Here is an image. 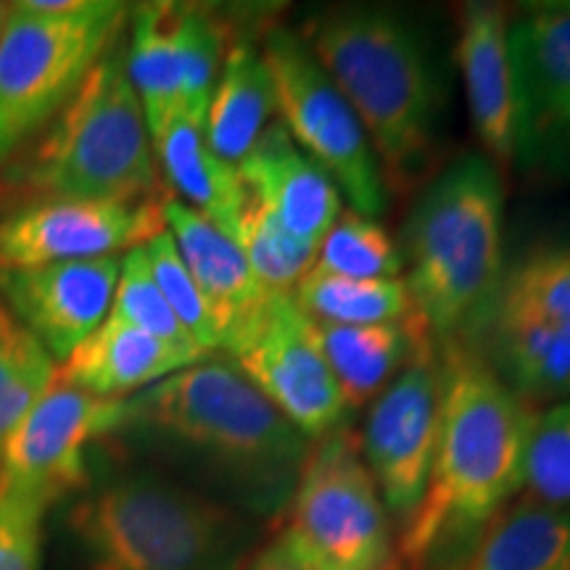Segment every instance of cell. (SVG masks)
<instances>
[{
	"label": "cell",
	"instance_id": "cell-24",
	"mask_svg": "<svg viewBox=\"0 0 570 570\" xmlns=\"http://www.w3.org/2000/svg\"><path fill=\"white\" fill-rule=\"evenodd\" d=\"M462 570H570V510L529 494L515 499Z\"/></svg>",
	"mask_w": 570,
	"mask_h": 570
},
{
	"label": "cell",
	"instance_id": "cell-20",
	"mask_svg": "<svg viewBox=\"0 0 570 570\" xmlns=\"http://www.w3.org/2000/svg\"><path fill=\"white\" fill-rule=\"evenodd\" d=\"M159 173L173 185L177 202L202 214L233 240L235 225L248 202L238 167L219 159L204 135V122L175 109L151 130Z\"/></svg>",
	"mask_w": 570,
	"mask_h": 570
},
{
	"label": "cell",
	"instance_id": "cell-37",
	"mask_svg": "<svg viewBox=\"0 0 570 570\" xmlns=\"http://www.w3.org/2000/svg\"><path fill=\"white\" fill-rule=\"evenodd\" d=\"M386 570H402V568H399V566H396V560H394V562H391V566H389Z\"/></svg>",
	"mask_w": 570,
	"mask_h": 570
},
{
	"label": "cell",
	"instance_id": "cell-16",
	"mask_svg": "<svg viewBox=\"0 0 570 570\" xmlns=\"http://www.w3.org/2000/svg\"><path fill=\"white\" fill-rule=\"evenodd\" d=\"M122 256L0 267L9 315L61 365L109 317Z\"/></svg>",
	"mask_w": 570,
	"mask_h": 570
},
{
	"label": "cell",
	"instance_id": "cell-25",
	"mask_svg": "<svg viewBox=\"0 0 570 570\" xmlns=\"http://www.w3.org/2000/svg\"><path fill=\"white\" fill-rule=\"evenodd\" d=\"M127 75L146 111L148 132L180 109V61L175 42V3L130 9L125 32Z\"/></svg>",
	"mask_w": 570,
	"mask_h": 570
},
{
	"label": "cell",
	"instance_id": "cell-17",
	"mask_svg": "<svg viewBox=\"0 0 570 570\" xmlns=\"http://www.w3.org/2000/svg\"><path fill=\"white\" fill-rule=\"evenodd\" d=\"M512 11L491 0H470L458 11V67L465 85L468 111L483 156L499 169L512 164V92L510 59Z\"/></svg>",
	"mask_w": 570,
	"mask_h": 570
},
{
	"label": "cell",
	"instance_id": "cell-21",
	"mask_svg": "<svg viewBox=\"0 0 570 570\" xmlns=\"http://www.w3.org/2000/svg\"><path fill=\"white\" fill-rule=\"evenodd\" d=\"M198 365L122 320L106 317L59 365V381L101 399H130L177 370Z\"/></svg>",
	"mask_w": 570,
	"mask_h": 570
},
{
	"label": "cell",
	"instance_id": "cell-29",
	"mask_svg": "<svg viewBox=\"0 0 570 570\" xmlns=\"http://www.w3.org/2000/svg\"><path fill=\"white\" fill-rule=\"evenodd\" d=\"M175 42L180 61V109L204 122L227 51V32L217 13L175 3Z\"/></svg>",
	"mask_w": 570,
	"mask_h": 570
},
{
	"label": "cell",
	"instance_id": "cell-10",
	"mask_svg": "<svg viewBox=\"0 0 570 570\" xmlns=\"http://www.w3.org/2000/svg\"><path fill=\"white\" fill-rule=\"evenodd\" d=\"M285 518L283 529L327 570H386L394 562L389 510L348 425L312 441Z\"/></svg>",
	"mask_w": 570,
	"mask_h": 570
},
{
	"label": "cell",
	"instance_id": "cell-7",
	"mask_svg": "<svg viewBox=\"0 0 570 570\" xmlns=\"http://www.w3.org/2000/svg\"><path fill=\"white\" fill-rule=\"evenodd\" d=\"M130 6L117 0H19L0 30V169L53 122L122 38Z\"/></svg>",
	"mask_w": 570,
	"mask_h": 570
},
{
	"label": "cell",
	"instance_id": "cell-34",
	"mask_svg": "<svg viewBox=\"0 0 570 570\" xmlns=\"http://www.w3.org/2000/svg\"><path fill=\"white\" fill-rule=\"evenodd\" d=\"M46 510L0 494V570H42Z\"/></svg>",
	"mask_w": 570,
	"mask_h": 570
},
{
	"label": "cell",
	"instance_id": "cell-35",
	"mask_svg": "<svg viewBox=\"0 0 570 570\" xmlns=\"http://www.w3.org/2000/svg\"><path fill=\"white\" fill-rule=\"evenodd\" d=\"M244 570H327L302 541L281 529L254 558L246 562Z\"/></svg>",
	"mask_w": 570,
	"mask_h": 570
},
{
	"label": "cell",
	"instance_id": "cell-1",
	"mask_svg": "<svg viewBox=\"0 0 570 570\" xmlns=\"http://www.w3.org/2000/svg\"><path fill=\"white\" fill-rule=\"evenodd\" d=\"M111 439L256 520L285 515L312 446L238 370L209 360L122 399Z\"/></svg>",
	"mask_w": 570,
	"mask_h": 570
},
{
	"label": "cell",
	"instance_id": "cell-32",
	"mask_svg": "<svg viewBox=\"0 0 570 570\" xmlns=\"http://www.w3.org/2000/svg\"><path fill=\"white\" fill-rule=\"evenodd\" d=\"M148 267L159 291L167 298V304L173 306V312L180 320L185 331L190 333V338L196 341L198 348L204 354L219 352V325L214 320L212 306L206 304V298L198 288L194 275L185 267L180 252H177L173 235L167 227L161 233H156L146 246Z\"/></svg>",
	"mask_w": 570,
	"mask_h": 570
},
{
	"label": "cell",
	"instance_id": "cell-2",
	"mask_svg": "<svg viewBox=\"0 0 570 570\" xmlns=\"http://www.w3.org/2000/svg\"><path fill=\"white\" fill-rule=\"evenodd\" d=\"M439 431L417 510L399 533L402 570H462L489 525L525 489L539 412L462 341H441Z\"/></svg>",
	"mask_w": 570,
	"mask_h": 570
},
{
	"label": "cell",
	"instance_id": "cell-26",
	"mask_svg": "<svg viewBox=\"0 0 570 570\" xmlns=\"http://www.w3.org/2000/svg\"><path fill=\"white\" fill-rule=\"evenodd\" d=\"M294 298L306 317L331 325H386L412 315L404 277H344L312 267Z\"/></svg>",
	"mask_w": 570,
	"mask_h": 570
},
{
	"label": "cell",
	"instance_id": "cell-14",
	"mask_svg": "<svg viewBox=\"0 0 570 570\" xmlns=\"http://www.w3.org/2000/svg\"><path fill=\"white\" fill-rule=\"evenodd\" d=\"M439 431V352L428 338L370 404L362 454L389 515L407 523L425 494Z\"/></svg>",
	"mask_w": 570,
	"mask_h": 570
},
{
	"label": "cell",
	"instance_id": "cell-28",
	"mask_svg": "<svg viewBox=\"0 0 570 570\" xmlns=\"http://www.w3.org/2000/svg\"><path fill=\"white\" fill-rule=\"evenodd\" d=\"M59 377L53 356L0 304V458L3 449Z\"/></svg>",
	"mask_w": 570,
	"mask_h": 570
},
{
	"label": "cell",
	"instance_id": "cell-19",
	"mask_svg": "<svg viewBox=\"0 0 570 570\" xmlns=\"http://www.w3.org/2000/svg\"><path fill=\"white\" fill-rule=\"evenodd\" d=\"M164 227L173 235L185 267L212 306L219 325V352L227 338L267 294L248 267L244 252L235 240L214 227L209 219L185 206L177 198H164Z\"/></svg>",
	"mask_w": 570,
	"mask_h": 570
},
{
	"label": "cell",
	"instance_id": "cell-36",
	"mask_svg": "<svg viewBox=\"0 0 570 570\" xmlns=\"http://www.w3.org/2000/svg\"><path fill=\"white\" fill-rule=\"evenodd\" d=\"M6 13H9V3H0V30H3V21H6Z\"/></svg>",
	"mask_w": 570,
	"mask_h": 570
},
{
	"label": "cell",
	"instance_id": "cell-9",
	"mask_svg": "<svg viewBox=\"0 0 570 570\" xmlns=\"http://www.w3.org/2000/svg\"><path fill=\"white\" fill-rule=\"evenodd\" d=\"M259 48L275 85L277 122L331 177L348 209L370 219L381 217L389 185L344 92L320 67L302 35L288 27H267Z\"/></svg>",
	"mask_w": 570,
	"mask_h": 570
},
{
	"label": "cell",
	"instance_id": "cell-18",
	"mask_svg": "<svg viewBox=\"0 0 570 570\" xmlns=\"http://www.w3.org/2000/svg\"><path fill=\"white\" fill-rule=\"evenodd\" d=\"M238 173L248 194L265 204L277 223L317 248L344 212V198L331 177L296 146L277 119L238 164Z\"/></svg>",
	"mask_w": 570,
	"mask_h": 570
},
{
	"label": "cell",
	"instance_id": "cell-6",
	"mask_svg": "<svg viewBox=\"0 0 570 570\" xmlns=\"http://www.w3.org/2000/svg\"><path fill=\"white\" fill-rule=\"evenodd\" d=\"M125 32L53 122L0 169L6 188L30 202H156L161 173L146 111L127 75Z\"/></svg>",
	"mask_w": 570,
	"mask_h": 570
},
{
	"label": "cell",
	"instance_id": "cell-5",
	"mask_svg": "<svg viewBox=\"0 0 570 570\" xmlns=\"http://www.w3.org/2000/svg\"><path fill=\"white\" fill-rule=\"evenodd\" d=\"M504 185L483 154H462L420 190L402 233L412 315L431 338L465 336L504 269Z\"/></svg>",
	"mask_w": 570,
	"mask_h": 570
},
{
	"label": "cell",
	"instance_id": "cell-23",
	"mask_svg": "<svg viewBox=\"0 0 570 570\" xmlns=\"http://www.w3.org/2000/svg\"><path fill=\"white\" fill-rule=\"evenodd\" d=\"M309 325L352 410L373 402L431 338L415 315L386 325H331L309 317Z\"/></svg>",
	"mask_w": 570,
	"mask_h": 570
},
{
	"label": "cell",
	"instance_id": "cell-11",
	"mask_svg": "<svg viewBox=\"0 0 570 570\" xmlns=\"http://www.w3.org/2000/svg\"><path fill=\"white\" fill-rule=\"evenodd\" d=\"M223 352L233 367L309 441L344 425L348 402L294 294H267Z\"/></svg>",
	"mask_w": 570,
	"mask_h": 570
},
{
	"label": "cell",
	"instance_id": "cell-31",
	"mask_svg": "<svg viewBox=\"0 0 570 570\" xmlns=\"http://www.w3.org/2000/svg\"><path fill=\"white\" fill-rule=\"evenodd\" d=\"M317 269L344 277H402V252L377 219L344 209L325 233Z\"/></svg>",
	"mask_w": 570,
	"mask_h": 570
},
{
	"label": "cell",
	"instance_id": "cell-8",
	"mask_svg": "<svg viewBox=\"0 0 570 570\" xmlns=\"http://www.w3.org/2000/svg\"><path fill=\"white\" fill-rule=\"evenodd\" d=\"M454 341L533 410L570 399V240L504 265L481 315Z\"/></svg>",
	"mask_w": 570,
	"mask_h": 570
},
{
	"label": "cell",
	"instance_id": "cell-22",
	"mask_svg": "<svg viewBox=\"0 0 570 570\" xmlns=\"http://www.w3.org/2000/svg\"><path fill=\"white\" fill-rule=\"evenodd\" d=\"M273 117H277L275 85L262 48L248 38L230 40L206 109V142L219 159L238 167L275 122Z\"/></svg>",
	"mask_w": 570,
	"mask_h": 570
},
{
	"label": "cell",
	"instance_id": "cell-30",
	"mask_svg": "<svg viewBox=\"0 0 570 570\" xmlns=\"http://www.w3.org/2000/svg\"><path fill=\"white\" fill-rule=\"evenodd\" d=\"M109 317L122 320V323L138 327L148 336L164 341V344L190 356L194 362H204L209 356L198 348L190 333L177 320L173 306L167 304V298H164L159 285L154 281L142 246L122 254V267H119Z\"/></svg>",
	"mask_w": 570,
	"mask_h": 570
},
{
	"label": "cell",
	"instance_id": "cell-3",
	"mask_svg": "<svg viewBox=\"0 0 570 570\" xmlns=\"http://www.w3.org/2000/svg\"><path fill=\"white\" fill-rule=\"evenodd\" d=\"M80 570H244L262 520L154 468L92 475L61 512Z\"/></svg>",
	"mask_w": 570,
	"mask_h": 570
},
{
	"label": "cell",
	"instance_id": "cell-13",
	"mask_svg": "<svg viewBox=\"0 0 570 570\" xmlns=\"http://www.w3.org/2000/svg\"><path fill=\"white\" fill-rule=\"evenodd\" d=\"M122 417V399H101L56 377L21 420L0 458V494L51 510L88 487L90 449L109 441Z\"/></svg>",
	"mask_w": 570,
	"mask_h": 570
},
{
	"label": "cell",
	"instance_id": "cell-27",
	"mask_svg": "<svg viewBox=\"0 0 570 570\" xmlns=\"http://www.w3.org/2000/svg\"><path fill=\"white\" fill-rule=\"evenodd\" d=\"M233 240L244 252L265 294H294L302 277L315 267L320 252L277 223L275 214L252 194L235 225Z\"/></svg>",
	"mask_w": 570,
	"mask_h": 570
},
{
	"label": "cell",
	"instance_id": "cell-4",
	"mask_svg": "<svg viewBox=\"0 0 570 570\" xmlns=\"http://www.w3.org/2000/svg\"><path fill=\"white\" fill-rule=\"evenodd\" d=\"M298 35L360 117L383 180L404 188L436 142L441 98L423 38L381 6L320 11Z\"/></svg>",
	"mask_w": 570,
	"mask_h": 570
},
{
	"label": "cell",
	"instance_id": "cell-15",
	"mask_svg": "<svg viewBox=\"0 0 570 570\" xmlns=\"http://www.w3.org/2000/svg\"><path fill=\"white\" fill-rule=\"evenodd\" d=\"M161 204L164 198L142 204L27 202L0 223V267L122 256L164 230Z\"/></svg>",
	"mask_w": 570,
	"mask_h": 570
},
{
	"label": "cell",
	"instance_id": "cell-12",
	"mask_svg": "<svg viewBox=\"0 0 570 570\" xmlns=\"http://www.w3.org/2000/svg\"><path fill=\"white\" fill-rule=\"evenodd\" d=\"M512 164L570 183V0L512 11Z\"/></svg>",
	"mask_w": 570,
	"mask_h": 570
},
{
	"label": "cell",
	"instance_id": "cell-33",
	"mask_svg": "<svg viewBox=\"0 0 570 570\" xmlns=\"http://www.w3.org/2000/svg\"><path fill=\"white\" fill-rule=\"evenodd\" d=\"M523 491L552 508L570 510V399L537 415L525 454Z\"/></svg>",
	"mask_w": 570,
	"mask_h": 570
}]
</instances>
